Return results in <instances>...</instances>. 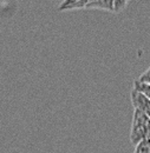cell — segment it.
<instances>
[{
	"mask_svg": "<svg viewBox=\"0 0 150 153\" xmlns=\"http://www.w3.org/2000/svg\"><path fill=\"white\" fill-rule=\"evenodd\" d=\"M138 81H141V82H144V84H148L150 85V66L148 67V70L146 71V72H143L141 76H138V79H137Z\"/></svg>",
	"mask_w": 150,
	"mask_h": 153,
	"instance_id": "cell-6",
	"label": "cell"
},
{
	"mask_svg": "<svg viewBox=\"0 0 150 153\" xmlns=\"http://www.w3.org/2000/svg\"><path fill=\"white\" fill-rule=\"evenodd\" d=\"M130 100L135 110L141 111L142 113L147 114L150 118V99L143 96L142 93L132 90L130 94Z\"/></svg>",
	"mask_w": 150,
	"mask_h": 153,
	"instance_id": "cell-3",
	"label": "cell"
},
{
	"mask_svg": "<svg viewBox=\"0 0 150 153\" xmlns=\"http://www.w3.org/2000/svg\"><path fill=\"white\" fill-rule=\"evenodd\" d=\"M128 1L124 0H94V1H88L85 8L86 10H104L113 13H119L122 12L127 6Z\"/></svg>",
	"mask_w": 150,
	"mask_h": 153,
	"instance_id": "cell-2",
	"label": "cell"
},
{
	"mask_svg": "<svg viewBox=\"0 0 150 153\" xmlns=\"http://www.w3.org/2000/svg\"><path fill=\"white\" fill-rule=\"evenodd\" d=\"M134 153H150V139L138 143L135 147Z\"/></svg>",
	"mask_w": 150,
	"mask_h": 153,
	"instance_id": "cell-5",
	"label": "cell"
},
{
	"mask_svg": "<svg viewBox=\"0 0 150 153\" xmlns=\"http://www.w3.org/2000/svg\"><path fill=\"white\" fill-rule=\"evenodd\" d=\"M150 139V118L138 110H134L130 128V141L137 145L138 143Z\"/></svg>",
	"mask_w": 150,
	"mask_h": 153,
	"instance_id": "cell-1",
	"label": "cell"
},
{
	"mask_svg": "<svg viewBox=\"0 0 150 153\" xmlns=\"http://www.w3.org/2000/svg\"><path fill=\"white\" fill-rule=\"evenodd\" d=\"M88 0H68L59 5V11H70V10H82L85 8Z\"/></svg>",
	"mask_w": 150,
	"mask_h": 153,
	"instance_id": "cell-4",
	"label": "cell"
}]
</instances>
